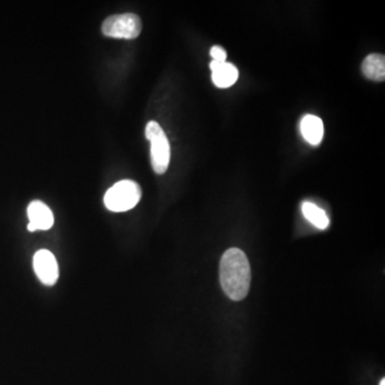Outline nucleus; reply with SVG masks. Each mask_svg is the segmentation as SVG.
I'll use <instances>...</instances> for the list:
<instances>
[{"label": "nucleus", "instance_id": "f257e3e1", "mask_svg": "<svg viewBox=\"0 0 385 385\" xmlns=\"http://www.w3.org/2000/svg\"><path fill=\"white\" fill-rule=\"evenodd\" d=\"M220 280L225 295L233 301H242L250 287V261L239 248H231L223 255L220 265Z\"/></svg>", "mask_w": 385, "mask_h": 385}, {"label": "nucleus", "instance_id": "f03ea898", "mask_svg": "<svg viewBox=\"0 0 385 385\" xmlns=\"http://www.w3.org/2000/svg\"><path fill=\"white\" fill-rule=\"evenodd\" d=\"M142 199V189L133 180H121L112 185L104 196V205L112 212L133 209Z\"/></svg>", "mask_w": 385, "mask_h": 385}, {"label": "nucleus", "instance_id": "7ed1b4c3", "mask_svg": "<svg viewBox=\"0 0 385 385\" xmlns=\"http://www.w3.org/2000/svg\"><path fill=\"white\" fill-rule=\"evenodd\" d=\"M147 139L151 144V164L157 174L167 172L170 162V146L165 132L155 121H150L146 127Z\"/></svg>", "mask_w": 385, "mask_h": 385}, {"label": "nucleus", "instance_id": "20e7f679", "mask_svg": "<svg viewBox=\"0 0 385 385\" xmlns=\"http://www.w3.org/2000/svg\"><path fill=\"white\" fill-rule=\"evenodd\" d=\"M142 21L134 14H116L106 19L102 25V33L114 39H135L142 33Z\"/></svg>", "mask_w": 385, "mask_h": 385}, {"label": "nucleus", "instance_id": "39448f33", "mask_svg": "<svg viewBox=\"0 0 385 385\" xmlns=\"http://www.w3.org/2000/svg\"><path fill=\"white\" fill-rule=\"evenodd\" d=\"M33 269L40 282L46 286H54L59 278L56 257L48 250H40L33 256Z\"/></svg>", "mask_w": 385, "mask_h": 385}, {"label": "nucleus", "instance_id": "423d86ee", "mask_svg": "<svg viewBox=\"0 0 385 385\" xmlns=\"http://www.w3.org/2000/svg\"><path fill=\"white\" fill-rule=\"evenodd\" d=\"M27 216L29 218L27 228L31 233L37 231H48L55 223L52 210L40 201H31L27 208Z\"/></svg>", "mask_w": 385, "mask_h": 385}, {"label": "nucleus", "instance_id": "0eeeda50", "mask_svg": "<svg viewBox=\"0 0 385 385\" xmlns=\"http://www.w3.org/2000/svg\"><path fill=\"white\" fill-rule=\"evenodd\" d=\"M210 69L212 71V80L218 88H229L236 84L239 78V71L233 63L213 60L210 63Z\"/></svg>", "mask_w": 385, "mask_h": 385}, {"label": "nucleus", "instance_id": "6e6552de", "mask_svg": "<svg viewBox=\"0 0 385 385\" xmlns=\"http://www.w3.org/2000/svg\"><path fill=\"white\" fill-rule=\"evenodd\" d=\"M301 132L306 142L312 144H320L325 132L322 120L314 115H306L301 121Z\"/></svg>", "mask_w": 385, "mask_h": 385}, {"label": "nucleus", "instance_id": "1a4fd4ad", "mask_svg": "<svg viewBox=\"0 0 385 385\" xmlns=\"http://www.w3.org/2000/svg\"><path fill=\"white\" fill-rule=\"evenodd\" d=\"M364 75L376 82H383L385 78V58L382 54H370L362 65Z\"/></svg>", "mask_w": 385, "mask_h": 385}, {"label": "nucleus", "instance_id": "9d476101", "mask_svg": "<svg viewBox=\"0 0 385 385\" xmlns=\"http://www.w3.org/2000/svg\"><path fill=\"white\" fill-rule=\"evenodd\" d=\"M302 212H303V216H305L306 220L315 225L317 228L325 231L329 226V220L327 213L315 204L306 201L302 205Z\"/></svg>", "mask_w": 385, "mask_h": 385}, {"label": "nucleus", "instance_id": "9b49d317", "mask_svg": "<svg viewBox=\"0 0 385 385\" xmlns=\"http://www.w3.org/2000/svg\"><path fill=\"white\" fill-rule=\"evenodd\" d=\"M212 58L218 63H226L227 53L222 46H214L210 51Z\"/></svg>", "mask_w": 385, "mask_h": 385}, {"label": "nucleus", "instance_id": "f8f14e48", "mask_svg": "<svg viewBox=\"0 0 385 385\" xmlns=\"http://www.w3.org/2000/svg\"><path fill=\"white\" fill-rule=\"evenodd\" d=\"M380 385H385V380L384 379H382V381L380 382Z\"/></svg>", "mask_w": 385, "mask_h": 385}]
</instances>
